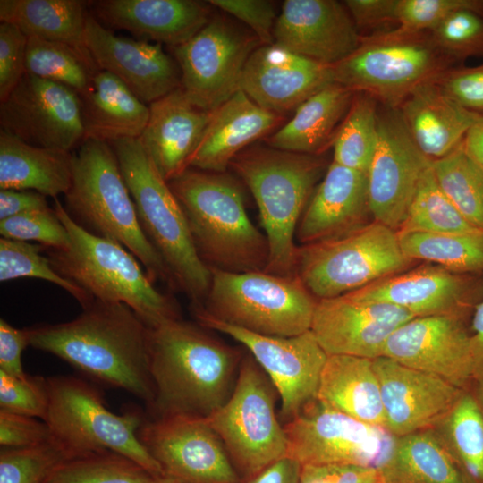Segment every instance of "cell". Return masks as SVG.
Masks as SVG:
<instances>
[{
	"mask_svg": "<svg viewBox=\"0 0 483 483\" xmlns=\"http://www.w3.org/2000/svg\"><path fill=\"white\" fill-rule=\"evenodd\" d=\"M382 483H388V482H386V481H385V480L383 479V482H382Z\"/></svg>",
	"mask_w": 483,
	"mask_h": 483,
	"instance_id": "64",
	"label": "cell"
},
{
	"mask_svg": "<svg viewBox=\"0 0 483 483\" xmlns=\"http://www.w3.org/2000/svg\"><path fill=\"white\" fill-rule=\"evenodd\" d=\"M1 130L37 147L70 151L84 140L80 96L26 73L0 102Z\"/></svg>",
	"mask_w": 483,
	"mask_h": 483,
	"instance_id": "18",
	"label": "cell"
},
{
	"mask_svg": "<svg viewBox=\"0 0 483 483\" xmlns=\"http://www.w3.org/2000/svg\"><path fill=\"white\" fill-rule=\"evenodd\" d=\"M90 5L101 24L171 47L187 42L212 18L211 5L196 0H99Z\"/></svg>",
	"mask_w": 483,
	"mask_h": 483,
	"instance_id": "27",
	"label": "cell"
},
{
	"mask_svg": "<svg viewBox=\"0 0 483 483\" xmlns=\"http://www.w3.org/2000/svg\"><path fill=\"white\" fill-rule=\"evenodd\" d=\"M43 246L28 242L0 239V281L37 278L50 282L71 294L82 307L94 301L80 286L61 275L48 257L41 255Z\"/></svg>",
	"mask_w": 483,
	"mask_h": 483,
	"instance_id": "44",
	"label": "cell"
},
{
	"mask_svg": "<svg viewBox=\"0 0 483 483\" xmlns=\"http://www.w3.org/2000/svg\"><path fill=\"white\" fill-rule=\"evenodd\" d=\"M89 5L81 0H1L0 21L28 38L64 43L88 53L83 36Z\"/></svg>",
	"mask_w": 483,
	"mask_h": 483,
	"instance_id": "35",
	"label": "cell"
},
{
	"mask_svg": "<svg viewBox=\"0 0 483 483\" xmlns=\"http://www.w3.org/2000/svg\"><path fill=\"white\" fill-rule=\"evenodd\" d=\"M459 66L436 44L429 31L399 28L363 37L358 48L332 65L335 82L354 93L398 107L418 85Z\"/></svg>",
	"mask_w": 483,
	"mask_h": 483,
	"instance_id": "9",
	"label": "cell"
},
{
	"mask_svg": "<svg viewBox=\"0 0 483 483\" xmlns=\"http://www.w3.org/2000/svg\"><path fill=\"white\" fill-rule=\"evenodd\" d=\"M97 68L88 53L61 42L28 38L26 73L84 94Z\"/></svg>",
	"mask_w": 483,
	"mask_h": 483,
	"instance_id": "40",
	"label": "cell"
},
{
	"mask_svg": "<svg viewBox=\"0 0 483 483\" xmlns=\"http://www.w3.org/2000/svg\"><path fill=\"white\" fill-rule=\"evenodd\" d=\"M3 238L37 242L47 250H62L70 244L69 233L55 210H33L0 220Z\"/></svg>",
	"mask_w": 483,
	"mask_h": 483,
	"instance_id": "47",
	"label": "cell"
},
{
	"mask_svg": "<svg viewBox=\"0 0 483 483\" xmlns=\"http://www.w3.org/2000/svg\"><path fill=\"white\" fill-rule=\"evenodd\" d=\"M74 319L26 327L29 345L106 386L154 401L148 326L127 305L94 300Z\"/></svg>",
	"mask_w": 483,
	"mask_h": 483,
	"instance_id": "1",
	"label": "cell"
},
{
	"mask_svg": "<svg viewBox=\"0 0 483 483\" xmlns=\"http://www.w3.org/2000/svg\"><path fill=\"white\" fill-rule=\"evenodd\" d=\"M432 81L462 106L483 114V62L476 66L452 67Z\"/></svg>",
	"mask_w": 483,
	"mask_h": 483,
	"instance_id": "51",
	"label": "cell"
},
{
	"mask_svg": "<svg viewBox=\"0 0 483 483\" xmlns=\"http://www.w3.org/2000/svg\"><path fill=\"white\" fill-rule=\"evenodd\" d=\"M70 151L37 147L0 130V190L35 191L57 199L72 178Z\"/></svg>",
	"mask_w": 483,
	"mask_h": 483,
	"instance_id": "33",
	"label": "cell"
},
{
	"mask_svg": "<svg viewBox=\"0 0 483 483\" xmlns=\"http://www.w3.org/2000/svg\"><path fill=\"white\" fill-rule=\"evenodd\" d=\"M335 483H382L379 469L370 466L344 464L335 465Z\"/></svg>",
	"mask_w": 483,
	"mask_h": 483,
	"instance_id": "59",
	"label": "cell"
},
{
	"mask_svg": "<svg viewBox=\"0 0 483 483\" xmlns=\"http://www.w3.org/2000/svg\"><path fill=\"white\" fill-rule=\"evenodd\" d=\"M429 32L458 65L470 57H483V15L471 8L451 13Z\"/></svg>",
	"mask_w": 483,
	"mask_h": 483,
	"instance_id": "46",
	"label": "cell"
},
{
	"mask_svg": "<svg viewBox=\"0 0 483 483\" xmlns=\"http://www.w3.org/2000/svg\"><path fill=\"white\" fill-rule=\"evenodd\" d=\"M444 445L468 483H483V414L466 389L446 418Z\"/></svg>",
	"mask_w": 483,
	"mask_h": 483,
	"instance_id": "39",
	"label": "cell"
},
{
	"mask_svg": "<svg viewBox=\"0 0 483 483\" xmlns=\"http://www.w3.org/2000/svg\"><path fill=\"white\" fill-rule=\"evenodd\" d=\"M274 44L311 60L335 65L363 37L347 8L336 0H286L276 18Z\"/></svg>",
	"mask_w": 483,
	"mask_h": 483,
	"instance_id": "24",
	"label": "cell"
},
{
	"mask_svg": "<svg viewBox=\"0 0 483 483\" xmlns=\"http://www.w3.org/2000/svg\"><path fill=\"white\" fill-rule=\"evenodd\" d=\"M379 470L388 483H468L445 445L428 430L395 437Z\"/></svg>",
	"mask_w": 483,
	"mask_h": 483,
	"instance_id": "36",
	"label": "cell"
},
{
	"mask_svg": "<svg viewBox=\"0 0 483 483\" xmlns=\"http://www.w3.org/2000/svg\"><path fill=\"white\" fill-rule=\"evenodd\" d=\"M397 108L414 142L431 161L456 148L480 116L462 106L432 80L414 88Z\"/></svg>",
	"mask_w": 483,
	"mask_h": 483,
	"instance_id": "30",
	"label": "cell"
},
{
	"mask_svg": "<svg viewBox=\"0 0 483 483\" xmlns=\"http://www.w3.org/2000/svg\"><path fill=\"white\" fill-rule=\"evenodd\" d=\"M301 464L287 456L271 464L247 483H300Z\"/></svg>",
	"mask_w": 483,
	"mask_h": 483,
	"instance_id": "57",
	"label": "cell"
},
{
	"mask_svg": "<svg viewBox=\"0 0 483 483\" xmlns=\"http://www.w3.org/2000/svg\"><path fill=\"white\" fill-rule=\"evenodd\" d=\"M27 346L30 345L26 328L18 329L1 318L0 370L14 377L25 376L21 354Z\"/></svg>",
	"mask_w": 483,
	"mask_h": 483,
	"instance_id": "55",
	"label": "cell"
},
{
	"mask_svg": "<svg viewBox=\"0 0 483 483\" xmlns=\"http://www.w3.org/2000/svg\"><path fill=\"white\" fill-rule=\"evenodd\" d=\"M138 436L163 475L177 483H244L206 418H153Z\"/></svg>",
	"mask_w": 483,
	"mask_h": 483,
	"instance_id": "16",
	"label": "cell"
},
{
	"mask_svg": "<svg viewBox=\"0 0 483 483\" xmlns=\"http://www.w3.org/2000/svg\"><path fill=\"white\" fill-rule=\"evenodd\" d=\"M282 117L260 107L242 90H238L212 112L188 168L225 173L237 155L268 135Z\"/></svg>",
	"mask_w": 483,
	"mask_h": 483,
	"instance_id": "29",
	"label": "cell"
},
{
	"mask_svg": "<svg viewBox=\"0 0 483 483\" xmlns=\"http://www.w3.org/2000/svg\"><path fill=\"white\" fill-rule=\"evenodd\" d=\"M150 483H177V482H175L174 480L167 477L160 476V477L152 478V480Z\"/></svg>",
	"mask_w": 483,
	"mask_h": 483,
	"instance_id": "63",
	"label": "cell"
},
{
	"mask_svg": "<svg viewBox=\"0 0 483 483\" xmlns=\"http://www.w3.org/2000/svg\"><path fill=\"white\" fill-rule=\"evenodd\" d=\"M335 465H301L300 483H335Z\"/></svg>",
	"mask_w": 483,
	"mask_h": 483,
	"instance_id": "61",
	"label": "cell"
},
{
	"mask_svg": "<svg viewBox=\"0 0 483 483\" xmlns=\"http://www.w3.org/2000/svg\"><path fill=\"white\" fill-rule=\"evenodd\" d=\"M49 208L47 197L35 191L0 190V220Z\"/></svg>",
	"mask_w": 483,
	"mask_h": 483,
	"instance_id": "56",
	"label": "cell"
},
{
	"mask_svg": "<svg viewBox=\"0 0 483 483\" xmlns=\"http://www.w3.org/2000/svg\"><path fill=\"white\" fill-rule=\"evenodd\" d=\"M319 155L256 146L242 151L230 167L251 192L268 243L265 272L293 275L299 221L325 169Z\"/></svg>",
	"mask_w": 483,
	"mask_h": 483,
	"instance_id": "4",
	"label": "cell"
},
{
	"mask_svg": "<svg viewBox=\"0 0 483 483\" xmlns=\"http://www.w3.org/2000/svg\"><path fill=\"white\" fill-rule=\"evenodd\" d=\"M378 378L385 428L394 436L440 424L466 389L390 358L373 360Z\"/></svg>",
	"mask_w": 483,
	"mask_h": 483,
	"instance_id": "22",
	"label": "cell"
},
{
	"mask_svg": "<svg viewBox=\"0 0 483 483\" xmlns=\"http://www.w3.org/2000/svg\"><path fill=\"white\" fill-rule=\"evenodd\" d=\"M473 382L475 383V386L471 394L483 414V379Z\"/></svg>",
	"mask_w": 483,
	"mask_h": 483,
	"instance_id": "62",
	"label": "cell"
},
{
	"mask_svg": "<svg viewBox=\"0 0 483 483\" xmlns=\"http://www.w3.org/2000/svg\"><path fill=\"white\" fill-rule=\"evenodd\" d=\"M28 37L7 22L0 24V102L7 98L26 74Z\"/></svg>",
	"mask_w": 483,
	"mask_h": 483,
	"instance_id": "50",
	"label": "cell"
},
{
	"mask_svg": "<svg viewBox=\"0 0 483 483\" xmlns=\"http://www.w3.org/2000/svg\"><path fill=\"white\" fill-rule=\"evenodd\" d=\"M471 8L483 15V0H397V28L429 31L451 13Z\"/></svg>",
	"mask_w": 483,
	"mask_h": 483,
	"instance_id": "49",
	"label": "cell"
},
{
	"mask_svg": "<svg viewBox=\"0 0 483 483\" xmlns=\"http://www.w3.org/2000/svg\"><path fill=\"white\" fill-rule=\"evenodd\" d=\"M317 399L353 419L385 428L380 386L373 360L327 355Z\"/></svg>",
	"mask_w": 483,
	"mask_h": 483,
	"instance_id": "32",
	"label": "cell"
},
{
	"mask_svg": "<svg viewBox=\"0 0 483 483\" xmlns=\"http://www.w3.org/2000/svg\"><path fill=\"white\" fill-rule=\"evenodd\" d=\"M470 348L473 381L483 379V300L473 309Z\"/></svg>",
	"mask_w": 483,
	"mask_h": 483,
	"instance_id": "58",
	"label": "cell"
},
{
	"mask_svg": "<svg viewBox=\"0 0 483 483\" xmlns=\"http://www.w3.org/2000/svg\"><path fill=\"white\" fill-rule=\"evenodd\" d=\"M288 456L301 465L356 464L380 469L395 437L386 428L338 411L318 399L284 423Z\"/></svg>",
	"mask_w": 483,
	"mask_h": 483,
	"instance_id": "13",
	"label": "cell"
},
{
	"mask_svg": "<svg viewBox=\"0 0 483 483\" xmlns=\"http://www.w3.org/2000/svg\"><path fill=\"white\" fill-rule=\"evenodd\" d=\"M52 439L51 430L43 419L0 411L1 447H29Z\"/></svg>",
	"mask_w": 483,
	"mask_h": 483,
	"instance_id": "53",
	"label": "cell"
},
{
	"mask_svg": "<svg viewBox=\"0 0 483 483\" xmlns=\"http://www.w3.org/2000/svg\"><path fill=\"white\" fill-rule=\"evenodd\" d=\"M368 213L367 174L332 161L302 213L295 239L307 245L340 237L365 225Z\"/></svg>",
	"mask_w": 483,
	"mask_h": 483,
	"instance_id": "26",
	"label": "cell"
},
{
	"mask_svg": "<svg viewBox=\"0 0 483 483\" xmlns=\"http://www.w3.org/2000/svg\"><path fill=\"white\" fill-rule=\"evenodd\" d=\"M259 46L251 31L211 18L191 39L172 47L181 88L193 104L213 112L240 90L244 66Z\"/></svg>",
	"mask_w": 483,
	"mask_h": 483,
	"instance_id": "14",
	"label": "cell"
},
{
	"mask_svg": "<svg viewBox=\"0 0 483 483\" xmlns=\"http://www.w3.org/2000/svg\"><path fill=\"white\" fill-rule=\"evenodd\" d=\"M334 82L332 65L272 44L250 55L240 89L260 107L283 115Z\"/></svg>",
	"mask_w": 483,
	"mask_h": 483,
	"instance_id": "25",
	"label": "cell"
},
{
	"mask_svg": "<svg viewBox=\"0 0 483 483\" xmlns=\"http://www.w3.org/2000/svg\"><path fill=\"white\" fill-rule=\"evenodd\" d=\"M211 6L220 9L246 24L261 45L274 44V28L278 14L275 5L266 0H210Z\"/></svg>",
	"mask_w": 483,
	"mask_h": 483,
	"instance_id": "52",
	"label": "cell"
},
{
	"mask_svg": "<svg viewBox=\"0 0 483 483\" xmlns=\"http://www.w3.org/2000/svg\"><path fill=\"white\" fill-rule=\"evenodd\" d=\"M404 255L411 260L433 262L458 274L483 272V233H432L397 232Z\"/></svg>",
	"mask_w": 483,
	"mask_h": 483,
	"instance_id": "37",
	"label": "cell"
},
{
	"mask_svg": "<svg viewBox=\"0 0 483 483\" xmlns=\"http://www.w3.org/2000/svg\"><path fill=\"white\" fill-rule=\"evenodd\" d=\"M377 123L378 142L367 174L369 213L397 232L431 160L414 142L397 107L379 104Z\"/></svg>",
	"mask_w": 483,
	"mask_h": 483,
	"instance_id": "17",
	"label": "cell"
},
{
	"mask_svg": "<svg viewBox=\"0 0 483 483\" xmlns=\"http://www.w3.org/2000/svg\"><path fill=\"white\" fill-rule=\"evenodd\" d=\"M468 389L473 382L470 334L453 315L415 317L386 341L383 355Z\"/></svg>",
	"mask_w": 483,
	"mask_h": 483,
	"instance_id": "20",
	"label": "cell"
},
{
	"mask_svg": "<svg viewBox=\"0 0 483 483\" xmlns=\"http://www.w3.org/2000/svg\"><path fill=\"white\" fill-rule=\"evenodd\" d=\"M152 478L131 459L103 450L68 458L45 483H150Z\"/></svg>",
	"mask_w": 483,
	"mask_h": 483,
	"instance_id": "43",
	"label": "cell"
},
{
	"mask_svg": "<svg viewBox=\"0 0 483 483\" xmlns=\"http://www.w3.org/2000/svg\"><path fill=\"white\" fill-rule=\"evenodd\" d=\"M83 43L97 70L116 77L147 105L181 87L178 65L161 44L116 36L91 13Z\"/></svg>",
	"mask_w": 483,
	"mask_h": 483,
	"instance_id": "21",
	"label": "cell"
},
{
	"mask_svg": "<svg viewBox=\"0 0 483 483\" xmlns=\"http://www.w3.org/2000/svg\"><path fill=\"white\" fill-rule=\"evenodd\" d=\"M54 199V209L70 236L66 249L47 250L51 264L61 275L93 300L129 306L148 327L181 318L175 301L154 286L129 250L80 226L60 200Z\"/></svg>",
	"mask_w": 483,
	"mask_h": 483,
	"instance_id": "7",
	"label": "cell"
},
{
	"mask_svg": "<svg viewBox=\"0 0 483 483\" xmlns=\"http://www.w3.org/2000/svg\"><path fill=\"white\" fill-rule=\"evenodd\" d=\"M482 291L483 282L471 274L427 265L386 276L344 295L359 302L391 304L414 317L453 315L463 318L483 300Z\"/></svg>",
	"mask_w": 483,
	"mask_h": 483,
	"instance_id": "19",
	"label": "cell"
},
{
	"mask_svg": "<svg viewBox=\"0 0 483 483\" xmlns=\"http://www.w3.org/2000/svg\"><path fill=\"white\" fill-rule=\"evenodd\" d=\"M48 402L44 421L53 438L72 454L108 450L143 467L152 477L164 476L158 462L140 441L141 414L110 411L99 391L73 377H47Z\"/></svg>",
	"mask_w": 483,
	"mask_h": 483,
	"instance_id": "10",
	"label": "cell"
},
{
	"mask_svg": "<svg viewBox=\"0 0 483 483\" xmlns=\"http://www.w3.org/2000/svg\"><path fill=\"white\" fill-rule=\"evenodd\" d=\"M84 140L111 143L139 139L149 118V106L114 75L97 70L80 96Z\"/></svg>",
	"mask_w": 483,
	"mask_h": 483,
	"instance_id": "31",
	"label": "cell"
},
{
	"mask_svg": "<svg viewBox=\"0 0 483 483\" xmlns=\"http://www.w3.org/2000/svg\"><path fill=\"white\" fill-rule=\"evenodd\" d=\"M47 402V377H14L0 370V411L44 420Z\"/></svg>",
	"mask_w": 483,
	"mask_h": 483,
	"instance_id": "48",
	"label": "cell"
},
{
	"mask_svg": "<svg viewBox=\"0 0 483 483\" xmlns=\"http://www.w3.org/2000/svg\"><path fill=\"white\" fill-rule=\"evenodd\" d=\"M462 147L467 155L483 173V114L466 133Z\"/></svg>",
	"mask_w": 483,
	"mask_h": 483,
	"instance_id": "60",
	"label": "cell"
},
{
	"mask_svg": "<svg viewBox=\"0 0 483 483\" xmlns=\"http://www.w3.org/2000/svg\"><path fill=\"white\" fill-rule=\"evenodd\" d=\"M132 199L140 227L162 258L170 287L200 304L209 289L210 268L199 257L182 209L139 139L110 143Z\"/></svg>",
	"mask_w": 483,
	"mask_h": 483,
	"instance_id": "6",
	"label": "cell"
},
{
	"mask_svg": "<svg viewBox=\"0 0 483 483\" xmlns=\"http://www.w3.org/2000/svg\"><path fill=\"white\" fill-rule=\"evenodd\" d=\"M412 262L402 252L397 232L373 221L340 237L298 246L294 275L322 300L403 272Z\"/></svg>",
	"mask_w": 483,
	"mask_h": 483,
	"instance_id": "11",
	"label": "cell"
},
{
	"mask_svg": "<svg viewBox=\"0 0 483 483\" xmlns=\"http://www.w3.org/2000/svg\"><path fill=\"white\" fill-rule=\"evenodd\" d=\"M399 231L432 233L482 232L469 223L447 198L437 183L431 165L419 182Z\"/></svg>",
	"mask_w": 483,
	"mask_h": 483,
	"instance_id": "42",
	"label": "cell"
},
{
	"mask_svg": "<svg viewBox=\"0 0 483 483\" xmlns=\"http://www.w3.org/2000/svg\"><path fill=\"white\" fill-rule=\"evenodd\" d=\"M139 138L161 176L170 182L186 169L212 112L193 104L180 87L150 103Z\"/></svg>",
	"mask_w": 483,
	"mask_h": 483,
	"instance_id": "28",
	"label": "cell"
},
{
	"mask_svg": "<svg viewBox=\"0 0 483 483\" xmlns=\"http://www.w3.org/2000/svg\"><path fill=\"white\" fill-rule=\"evenodd\" d=\"M356 28L363 37L390 30L397 27V0H345Z\"/></svg>",
	"mask_w": 483,
	"mask_h": 483,
	"instance_id": "54",
	"label": "cell"
},
{
	"mask_svg": "<svg viewBox=\"0 0 483 483\" xmlns=\"http://www.w3.org/2000/svg\"><path fill=\"white\" fill-rule=\"evenodd\" d=\"M191 309L200 326L227 335L249 351L274 385L285 422L317 399L327 354L310 330L290 337L263 335Z\"/></svg>",
	"mask_w": 483,
	"mask_h": 483,
	"instance_id": "15",
	"label": "cell"
},
{
	"mask_svg": "<svg viewBox=\"0 0 483 483\" xmlns=\"http://www.w3.org/2000/svg\"><path fill=\"white\" fill-rule=\"evenodd\" d=\"M354 92L331 83L301 104L292 119L267 138L269 147L293 153L319 155L333 141Z\"/></svg>",
	"mask_w": 483,
	"mask_h": 483,
	"instance_id": "34",
	"label": "cell"
},
{
	"mask_svg": "<svg viewBox=\"0 0 483 483\" xmlns=\"http://www.w3.org/2000/svg\"><path fill=\"white\" fill-rule=\"evenodd\" d=\"M210 270L208 292L191 308L263 335L290 337L310 330L318 300L297 275Z\"/></svg>",
	"mask_w": 483,
	"mask_h": 483,
	"instance_id": "8",
	"label": "cell"
},
{
	"mask_svg": "<svg viewBox=\"0 0 483 483\" xmlns=\"http://www.w3.org/2000/svg\"><path fill=\"white\" fill-rule=\"evenodd\" d=\"M378 106L370 95L354 93L332 141L334 162L368 174L378 142Z\"/></svg>",
	"mask_w": 483,
	"mask_h": 483,
	"instance_id": "38",
	"label": "cell"
},
{
	"mask_svg": "<svg viewBox=\"0 0 483 483\" xmlns=\"http://www.w3.org/2000/svg\"><path fill=\"white\" fill-rule=\"evenodd\" d=\"M415 318L387 303L355 301L346 295L318 300L310 331L327 355L374 360L390 335Z\"/></svg>",
	"mask_w": 483,
	"mask_h": 483,
	"instance_id": "23",
	"label": "cell"
},
{
	"mask_svg": "<svg viewBox=\"0 0 483 483\" xmlns=\"http://www.w3.org/2000/svg\"><path fill=\"white\" fill-rule=\"evenodd\" d=\"M204 328L181 318L148 327L154 418H208L231 396L243 356Z\"/></svg>",
	"mask_w": 483,
	"mask_h": 483,
	"instance_id": "2",
	"label": "cell"
},
{
	"mask_svg": "<svg viewBox=\"0 0 483 483\" xmlns=\"http://www.w3.org/2000/svg\"><path fill=\"white\" fill-rule=\"evenodd\" d=\"M73 455L54 438L34 446L1 447L0 483H45L63 462Z\"/></svg>",
	"mask_w": 483,
	"mask_h": 483,
	"instance_id": "45",
	"label": "cell"
},
{
	"mask_svg": "<svg viewBox=\"0 0 483 483\" xmlns=\"http://www.w3.org/2000/svg\"><path fill=\"white\" fill-rule=\"evenodd\" d=\"M277 392L255 359L243 356L226 402L206 418L244 483L288 456V439L275 414Z\"/></svg>",
	"mask_w": 483,
	"mask_h": 483,
	"instance_id": "12",
	"label": "cell"
},
{
	"mask_svg": "<svg viewBox=\"0 0 483 483\" xmlns=\"http://www.w3.org/2000/svg\"><path fill=\"white\" fill-rule=\"evenodd\" d=\"M438 185L459 212L483 232V173L462 142L448 155L431 161Z\"/></svg>",
	"mask_w": 483,
	"mask_h": 483,
	"instance_id": "41",
	"label": "cell"
},
{
	"mask_svg": "<svg viewBox=\"0 0 483 483\" xmlns=\"http://www.w3.org/2000/svg\"><path fill=\"white\" fill-rule=\"evenodd\" d=\"M72 155V183L64 195L69 216L90 233L129 250L152 283L170 286L165 265L140 227L111 144L86 139Z\"/></svg>",
	"mask_w": 483,
	"mask_h": 483,
	"instance_id": "5",
	"label": "cell"
},
{
	"mask_svg": "<svg viewBox=\"0 0 483 483\" xmlns=\"http://www.w3.org/2000/svg\"><path fill=\"white\" fill-rule=\"evenodd\" d=\"M168 184L185 216L197 253L209 268L265 271L267 240L247 214L238 180L225 172L190 167Z\"/></svg>",
	"mask_w": 483,
	"mask_h": 483,
	"instance_id": "3",
	"label": "cell"
}]
</instances>
